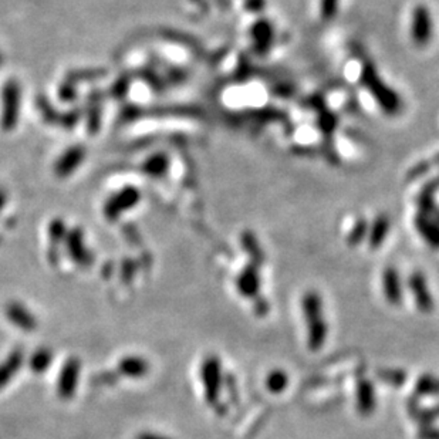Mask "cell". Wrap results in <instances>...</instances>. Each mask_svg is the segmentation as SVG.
<instances>
[{
  "label": "cell",
  "instance_id": "11",
  "mask_svg": "<svg viewBox=\"0 0 439 439\" xmlns=\"http://www.w3.org/2000/svg\"><path fill=\"white\" fill-rule=\"evenodd\" d=\"M302 311L304 315V320L311 322L315 319H320L323 315V300L319 293L310 290L306 291L302 297Z\"/></svg>",
  "mask_w": 439,
  "mask_h": 439
},
{
  "label": "cell",
  "instance_id": "14",
  "mask_svg": "<svg viewBox=\"0 0 439 439\" xmlns=\"http://www.w3.org/2000/svg\"><path fill=\"white\" fill-rule=\"evenodd\" d=\"M389 232V221L387 216H378L369 233V243L373 249H378L385 242Z\"/></svg>",
  "mask_w": 439,
  "mask_h": 439
},
{
  "label": "cell",
  "instance_id": "23",
  "mask_svg": "<svg viewBox=\"0 0 439 439\" xmlns=\"http://www.w3.org/2000/svg\"><path fill=\"white\" fill-rule=\"evenodd\" d=\"M418 439H439V428L435 425L421 427L418 431Z\"/></svg>",
  "mask_w": 439,
  "mask_h": 439
},
{
  "label": "cell",
  "instance_id": "26",
  "mask_svg": "<svg viewBox=\"0 0 439 439\" xmlns=\"http://www.w3.org/2000/svg\"><path fill=\"white\" fill-rule=\"evenodd\" d=\"M135 439H170V438L161 433H154V432H142Z\"/></svg>",
  "mask_w": 439,
  "mask_h": 439
},
{
  "label": "cell",
  "instance_id": "25",
  "mask_svg": "<svg viewBox=\"0 0 439 439\" xmlns=\"http://www.w3.org/2000/svg\"><path fill=\"white\" fill-rule=\"evenodd\" d=\"M225 385H226V388H228V391H229V396H231L232 401H233V402H237V401H239L237 387H236V381H235V378H233L232 375H228V377L225 378Z\"/></svg>",
  "mask_w": 439,
  "mask_h": 439
},
{
  "label": "cell",
  "instance_id": "17",
  "mask_svg": "<svg viewBox=\"0 0 439 439\" xmlns=\"http://www.w3.org/2000/svg\"><path fill=\"white\" fill-rule=\"evenodd\" d=\"M266 388L272 394H282L286 391L289 385V377L283 370H273L266 377Z\"/></svg>",
  "mask_w": 439,
  "mask_h": 439
},
{
  "label": "cell",
  "instance_id": "19",
  "mask_svg": "<svg viewBox=\"0 0 439 439\" xmlns=\"http://www.w3.org/2000/svg\"><path fill=\"white\" fill-rule=\"evenodd\" d=\"M242 245H243V249H245V252L249 255V257H251L253 264L260 266L263 263V259H264L263 252H262V249L259 246L256 237L251 232L243 233Z\"/></svg>",
  "mask_w": 439,
  "mask_h": 439
},
{
  "label": "cell",
  "instance_id": "1",
  "mask_svg": "<svg viewBox=\"0 0 439 439\" xmlns=\"http://www.w3.org/2000/svg\"><path fill=\"white\" fill-rule=\"evenodd\" d=\"M201 380L204 384L205 400L209 405L216 407L221 400L222 389V365L216 355H208L201 365Z\"/></svg>",
  "mask_w": 439,
  "mask_h": 439
},
{
  "label": "cell",
  "instance_id": "13",
  "mask_svg": "<svg viewBox=\"0 0 439 439\" xmlns=\"http://www.w3.org/2000/svg\"><path fill=\"white\" fill-rule=\"evenodd\" d=\"M21 362H23L21 351H14L2 364H0V389L6 387V384L14 377L17 370L21 367Z\"/></svg>",
  "mask_w": 439,
  "mask_h": 439
},
{
  "label": "cell",
  "instance_id": "18",
  "mask_svg": "<svg viewBox=\"0 0 439 439\" xmlns=\"http://www.w3.org/2000/svg\"><path fill=\"white\" fill-rule=\"evenodd\" d=\"M53 353L48 349H39L32 357H30V369L36 374L44 373L52 365L53 361Z\"/></svg>",
  "mask_w": 439,
  "mask_h": 439
},
{
  "label": "cell",
  "instance_id": "24",
  "mask_svg": "<svg viewBox=\"0 0 439 439\" xmlns=\"http://www.w3.org/2000/svg\"><path fill=\"white\" fill-rule=\"evenodd\" d=\"M253 309H255V313L262 317V315H266L267 313H269L271 306H269V303H267L266 299H263V297L259 296V297L255 299V306H253Z\"/></svg>",
  "mask_w": 439,
  "mask_h": 439
},
{
  "label": "cell",
  "instance_id": "22",
  "mask_svg": "<svg viewBox=\"0 0 439 439\" xmlns=\"http://www.w3.org/2000/svg\"><path fill=\"white\" fill-rule=\"evenodd\" d=\"M365 235H367V225H365L364 221H361V222H358V224L353 228V231L350 232L347 240H349L350 245L355 246V245H358V243L365 237Z\"/></svg>",
  "mask_w": 439,
  "mask_h": 439
},
{
  "label": "cell",
  "instance_id": "8",
  "mask_svg": "<svg viewBox=\"0 0 439 439\" xmlns=\"http://www.w3.org/2000/svg\"><path fill=\"white\" fill-rule=\"evenodd\" d=\"M382 291L387 302L400 306L402 302V282L396 267H387L382 272Z\"/></svg>",
  "mask_w": 439,
  "mask_h": 439
},
{
  "label": "cell",
  "instance_id": "10",
  "mask_svg": "<svg viewBox=\"0 0 439 439\" xmlns=\"http://www.w3.org/2000/svg\"><path fill=\"white\" fill-rule=\"evenodd\" d=\"M329 335V324L324 317L307 322V346L311 351L320 350Z\"/></svg>",
  "mask_w": 439,
  "mask_h": 439
},
{
  "label": "cell",
  "instance_id": "4",
  "mask_svg": "<svg viewBox=\"0 0 439 439\" xmlns=\"http://www.w3.org/2000/svg\"><path fill=\"white\" fill-rule=\"evenodd\" d=\"M408 286L412 293L413 302L417 304V309L421 313H432L435 307V302L432 297V293L428 287L427 279L421 272H413L408 279Z\"/></svg>",
  "mask_w": 439,
  "mask_h": 439
},
{
  "label": "cell",
  "instance_id": "12",
  "mask_svg": "<svg viewBox=\"0 0 439 439\" xmlns=\"http://www.w3.org/2000/svg\"><path fill=\"white\" fill-rule=\"evenodd\" d=\"M252 37L257 50L266 52L267 48L272 46V41H273L272 24H269L266 20H260L252 30Z\"/></svg>",
  "mask_w": 439,
  "mask_h": 439
},
{
  "label": "cell",
  "instance_id": "2",
  "mask_svg": "<svg viewBox=\"0 0 439 439\" xmlns=\"http://www.w3.org/2000/svg\"><path fill=\"white\" fill-rule=\"evenodd\" d=\"M411 39L416 46H427L433 36V19L431 10L425 5H418L413 8L411 17Z\"/></svg>",
  "mask_w": 439,
  "mask_h": 439
},
{
  "label": "cell",
  "instance_id": "3",
  "mask_svg": "<svg viewBox=\"0 0 439 439\" xmlns=\"http://www.w3.org/2000/svg\"><path fill=\"white\" fill-rule=\"evenodd\" d=\"M81 375V362L79 358H68L60 370L57 381V394L61 400L68 401L75 397Z\"/></svg>",
  "mask_w": 439,
  "mask_h": 439
},
{
  "label": "cell",
  "instance_id": "16",
  "mask_svg": "<svg viewBox=\"0 0 439 439\" xmlns=\"http://www.w3.org/2000/svg\"><path fill=\"white\" fill-rule=\"evenodd\" d=\"M418 397H439V378L432 374H424L416 384Z\"/></svg>",
  "mask_w": 439,
  "mask_h": 439
},
{
  "label": "cell",
  "instance_id": "6",
  "mask_svg": "<svg viewBox=\"0 0 439 439\" xmlns=\"http://www.w3.org/2000/svg\"><path fill=\"white\" fill-rule=\"evenodd\" d=\"M355 405L358 413H361L362 417H369L375 411L377 394L375 387L370 380L362 378L358 381L355 388Z\"/></svg>",
  "mask_w": 439,
  "mask_h": 439
},
{
  "label": "cell",
  "instance_id": "15",
  "mask_svg": "<svg viewBox=\"0 0 439 439\" xmlns=\"http://www.w3.org/2000/svg\"><path fill=\"white\" fill-rule=\"evenodd\" d=\"M417 229L429 246H432L433 249H439V224H435L429 221V219L420 217L417 222Z\"/></svg>",
  "mask_w": 439,
  "mask_h": 439
},
{
  "label": "cell",
  "instance_id": "5",
  "mask_svg": "<svg viewBox=\"0 0 439 439\" xmlns=\"http://www.w3.org/2000/svg\"><path fill=\"white\" fill-rule=\"evenodd\" d=\"M260 273L259 266L251 263L243 267L236 277V287L240 295L246 299H256L260 293Z\"/></svg>",
  "mask_w": 439,
  "mask_h": 439
},
{
  "label": "cell",
  "instance_id": "9",
  "mask_svg": "<svg viewBox=\"0 0 439 439\" xmlns=\"http://www.w3.org/2000/svg\"><path fill=\"white\" fill-rule=\"evenodd\" d=\"M118 373L128 378H144L150 373V362L139 355H127L118 362Z\"/></svg>",
  "mask_w": 439,
  "mask_h": 439
},
{
  "label": "cell",
  "instance_id": "7",
  "mask_svg": "<svg viewBox=\"0 0 439 439\" xmlns=\"http://www.w3.org/2000/svg\"><path fill=\"white\" fill-rule=\"evenodd\" d=\"M6 317L8 320L16 326L17 329L23 331H35L37 327V320L35 314L24 306L23 303L19 302H10L6 306Z\"/></svg>",
  "mask_w": 439,
  "mask_h": 439
},
{
  "label": "cell",
  "instance_id": "21",
  "mask_svg": "<svg viewBox=\"0 0 439 439\" xmlns=\"http://www.w3.org/2000/svg\"><path fill=\"white\" fill-rule=\"evenodd\" d=\"M340 0H320V13L324 20H330L337 14Z\"/></svg>",
  "mask_w": 439,
  "mask_h": 439
},
{
  "label": "cell",
  "instance_id": "20",
  "mask_svg": "<svg viewBox=\"0 0 439 439\" xmlns=\"http://www.w3.org/2000/svg\"><path fill=\"white\" fill-rule=\"evenodd\" d=\"M378 378L388 384L389 387H402L408 380V375L401 370H381L378 371Z\"/></svg>",
  "mask_w": 439,
  "mask_h": 439
}]
</instances>
